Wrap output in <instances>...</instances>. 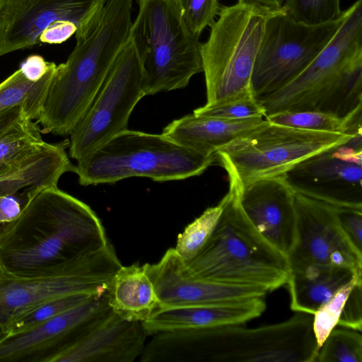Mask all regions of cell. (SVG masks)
<instances>
[{"label": "cell", "instance_id": "cell-16", "mask_svg": "<svg viewBox=\"0 0 362 362\" xmlns=\"http://www.w3.org/2000/svg\"><path fill=\"white\" fill-rule=\"evenodd\" d=\"M339 146L302 160L284 177L295 192L334 206L362 209V164L346 160Z\"/></svg>", "mask_w": 362, "mask_h": 362}, {"label": "cell", "instance_id": "cell-23", "mask_svg": "<svg viewBox=\"0 0 362 362\" xmlns=\"http://www.w3.org/2000/svg\"><path fill=\"white\" fill-rule=\"evenodd\" d=\"M356 276L344 267L305 264L288 267L287 285L291 308L296 313L314 315L341 287Z\"/></svg>", "mask_w": 362, "mask_h": 362}, {"label": "cell", "instance_id": "cell-36", "mask_svg": "<svg viewBox=\"0 0 362 362\" xmlns=\"http://www.w3.org/2000/svg\"><path fill=\"white\" fill-rule=\"evenodd\" d=\"M337 325L361 332L362 283H356L352 288L345 301Z\"/></svg>", "mask_w": 362, "mask_h": 362}, {"label": "cell", "instance_id": "cell-34", "mask_svg": "<svg viewBox=\"0 0 362 362\" xmlns=\"http://www.w3.org/2000/svg\"><path fill=\"white\" fill-rule=\"evenodd\" d=\"M189 30L200 37L202 31L211 26L218 16L220 4L218 0H175Z\"/></svg>", "mask_w": 362, "mask_h": 362}, {"label": "cell", "instance_id": "cell-13", "mask_svg": "<svg viewBox=\"0 0 362 362\" xmlns=\"http://www.w3.org/2000/svg\"><path fill=\"white\" fill-rule=\"evenodd\" d=\"M293 192L296 230L294 245L286 256L288 267L312 264L344 267L362 279V254L341 230L334 206Z\"/></svg>", "mask_w": 362, "mask_h": 362}, {"label": "cell", "instance_id": "cell-11", "mask_svg": "<svg viewBox=\"0 0 362 362\" xmlns=\"http://www.w3.org/2000/svg\"><path fill=\"white\" fill-rule=\"evenodd\" d=\"M346 10L334 21L309 25L296 21L283 6L267 18L251 77L256 99L282 88L302 73L335 35Z\"/></svg>", "mask_w": 362, "mask_h": 362}, {"label": "cell", "instance_id": "cell-19", "mask_svg": "<svg viewBox=\"0 0 362 362\" xmlns=\"http://www.w3.org/2000/svg\"><path fill=\"white\" fill-rule=\"evenodd\" d=\"M147 336L141 322L124 320L111 310L46 362H133L141 356Z\"/></svg>", "mask_w": 362, "mask_h": 362}, {"label": "cell", "instance_id": "cell-38", "mask_svg": "<svg viewBox=\"0 0 362 362\" xmlns=\"http://www.w3.org/2000/svg\"><path fill=\"white\" fill-rule=\"evenodd\" d=\"M54 62H49L40 55L29 56L19 68L30 81H37L48 71Z\"/></svg>", "mask_w": 362, "mask_h": 362}, {"label": "cell", "instance_id": "cell-20", "mask_svg": "<svg viewBox=\"0 0 362 362\" xmlns=\"http://www.w3.org/2000/svg\"><path fill=\"white\" fill-rule=\"evenodd\" d=\"M265 308L262 298L158 308L141 324L146 334L151 336L161 332L243 324L261 315Z\"/></svg>", "mask_w": 362, "mask_h": 362}, {"label": "cell", "instance_id": "cell-40", "mask_svg": "<svg viewBox=\"0 0 362 362\" xmlns=\"http://www.w3.org/2000/svg\"><path fill=\"white\" fill-rule=\"evenodd\" d=\"M23 117L30 119L27 109L22 105L0 111V136Z\"/></svg>", "mask_w": 362, "mask_h": 362}, {"label": "cell", "instance_id": "cell-29", "mask_svg": "<svg viewBox=\"0 0 362 362\" xmlns=\"http://www.w3.org/2000/svg\"><path fill=\"white\" fill-rule=\"evenodd\" d=\"M361 332L337 325L319 348L317 362H362Z\"/></svg>", "mask_w": 362, "mask_h": 362}, {"label": "cell", "instance_id": "cell-14", "mask_svg": "<svg viewBox=\"0 0 362 362\" xmlns=\"http://www.w3.org/2000/svg\"><path fill=\"white\" fill-rule=\"evenodd\" d=\"M106 0H0V57L40 43V36L57 21L83 30Z\"/></svg>", "mask_w": 362, "mask_h": 362}, {"label": "cell", "instance_id": "cell-30", "mask_svg": "<svg viewBox=\"0 0 362 362\" xmlns=\"http://www.w3.org/2000/svg\"><path fill=\"white\" fill-rule=\"evenodd\" d=\"M95 296L98 295L76 293L46 302L10 322L2 335L12 336L31 329L54 316L87 301Z\"/></svg>", "mask_w": 362, "mask_h": 362}, {"label": "cell", "instance_id": "cell-1", "mask_svg": "<svg viewBox=\"0 0 362 362\" xmlns=\"http://www.w3.org/2000/svg\"><path fill=\"white\" fill-rule=\"evenodd\" d=\"M96 214L57 187L30 189L18 217L0 233V275L36 274L108 243Z\"/></svg>", "mask_w": 362, "mask_h": 362}, {"label": "cell", "instance_id": "cell-3", "mask_svg": "<svg viewBox=\"0 0 362 362\" xmlns=\"http://www.w3.org/2000/svg\"><path fill=\"white\" fill-rule=\"evenodd\" d=\"M133 0H106L83 30L64 63L57 65L36 120L42 133L70 135L106 78L129 39Z\"/></svg>", "mask_w": 362, "mask_h": 362}, {"label": "cell", "instance_id": "cell-24", "mask_svg": "<svg viewBox=\"0 0 362 362\" xmlns=\"http://www.w3.org/2000/svg\"><path fill=\"white\" fill-rule=\"evenodd\" d=\"M107 295L111 310L131 322H144L160 306L144 264L138 263L121 265L110 281Z\"/></svg>", "mask_w": 362, "mask_h": 362}, {"label": "cell", "instance_id": "cell-25", "mask_svg": "<svg viewBox=\"0 0 362 362\" xmlns=\"http://www.w3.org/2000/svg\"><path fill=\"white\" fill-rule=\"evenodd\" d=\"M57 64L54 63L37 81L28 80L18 69L0 83V111L24 106L32 120L40 117Z\"/></svg>", "mask_w": 362, "mask_h": 362}, {"label": "cell", "instance_id": "cell-5", "mask_svg": "<svg viewBox=\"0 0 362 362\" xmlns=\"http://www.w3.org/2000/svg\"><path fill=\"white\" fill-rule=\"evenodd\" d=\"M228 180L217 224L199 254L183 262L185 272L194 279L272 291L286 284V257L254 227L241 207L240 187L234 180Z\"/></svg>", "mask_w": 362, "mask_h": 362}, {"label": "cell", "instance_id": "cell-9", "mask_svg": "<svg viewBox=\"0 0 362 362\" xmlns=\"http://www.w3.org/2000/svg\"><path fill=\"white\" fill-rule=\"evenodd\" d=\"M357 133L306 130L267 121L218 148L216 160L242 189L259 180L284 175L302 160L346 144Z\"/></svg>", "mask_w": 362, "mask_h": 362}, {"label": "cell", "instance_id": "cell-7", "mask_svg": "<svg viewBox=\"0 0 362 362\" xmlns=\"http://www.w3.org/2000/svg\"><path fill=\"white\" fill-rule=\"evenodd\" d=\"M129 38L140 59L145 95L185 88L203 72L202 42L186 26L175 0H136Z\"/></svg>", "mask_w": 362, "mask_h": 362}, {"label": "cell", "instance_id": "cell-21", "mask_svg": "<svg viewBox=\"0 0 362 362\" xmlns=\"http://www.w3.org/2000/svg\"><path fill=\"white\" fill-rule=\"evenodd\" d=\"M69 146V140L58 144L43 141L37 144L0 175V196H13L26 187L30 190L57 187L63 174L76 173V167L70 161L65 150Z\"/></svg>", "mask_w": 362, "mask_h": 362}, {"label": "cell", "instance_id": "cell-18", "mask_svg": "<svg viewBox=\"0 0 362 362\" xmlns=\"http://www.w3.org/2000/svg\"><path fill=\"white\" fill-rule=\"evenodd\" d=\"M240 203L257 231L286 257L296 240V214L294 192L284 175L243 187Z\"/></svg>", "mask_w": 362, "mask_h": 362}, {"label": "cell", "instance_id": "cell-15", "mask_svg": "<svg viewBox=\"0 0 362 362\" xmlns=\"http://www.w3.org/2000/svg\"><path fill=\"white\" fill-rule=\"evenodd\" d=\"M111 310L107 291L34 328L0 338V362H46Z\"/></svg>", "mask_w": 362, "mask_h": 362}, {"label": "cell", "instance_id": "cell-2", "mask_svg": "<svg viewBox=\"0 0 362 362\" xmlns=\"http://www.w3.org/2000/svg\"><path fill=\"white\" fill-rule=\"evenodd\" d=\"M313 315L257 328L243 324L161 332L151 335L140 362H314L319 346Z\"/></svg>", "mask_w": 362, "mask_h": 362}, {"label": "cell", "instance_id": "cell-22", "mask_svg": "<svg viewBox=\"0 0 362 362\" xmlns=\"http://www.w3.org/2000/svg\"><path fill=\"white\" fill-rule=\"evenodd\" d=\"M266 123L264 117L225 119L192 114L173 120L161 134L185 148L213 154L218 148Z\"/></svg>", "mask_w": 362, "mask_h": 362}, {"label": "cell", "instance_id": "cell-28", "mask_svg": "<svg viewBox=\"0 0 362 362\" xmlns=\"http://www.w3.org/2000/svg\"><path fill=\"white\" fill-rule=\"evenodd\" d=\"M222 209L221 201L216 206L205 210L177 235L174 250L184 262L195 257L204 247L217 224Z\"/></svg>", "mask_w": 362, "mask_h": 362}, {"label": "cell", "instance_id": "cell-39", "mask_svg": "<svg viewBox=\"0 0 362 362\" xmlns=\"http://www.w3.org/2000/svg\"><path fill=\"white\" fill-rule=\"evenodd\" d=\"M21 207L13 196H0V233L20 214Z\"/></svg>", "mask_w": 362, "mask_h": 362}, {"label": "cell", "instance_id": "cell-33", "mask_svg": "<svg viewBox=\"0 0 362 362\" xmlns=\"http://www.w3.org/2000/svg\"><path fill=\"white\" fill-rule=\"evenodd\" d=\"M193 114L225 119L264 117L263 107L253 95L216 105H206L195 109Z\"/></svg>", "mask_w": 362, "mask_h": 362}, {"label": "cell", "instance_id": "cell-31", "mask_svg": "<svg viewBox=\"0 0 362 362\" xmlns=\"http://www.w3.org/2000/svg\"><path fill=\"white\" fill-rule=\"evenodd\" d=\"M283 8L296 21L309 25L334 21L342 11L340 0H286Z\"/></svg>", "mask_w": 362, "mask_h": 362}, {"label": "cell", "instance_id": "cell-17", "mask_svg": "<svg viewBox=\"0 0 362 362\" xmlns=\"http://www.w3.org/2000/svg\"><path fill=\"white\" fill-rule=\"evenodd\" d=\"M160 301L159 308L215 304L263 298L267 291L258 286L232 284L192 278L185 272L184 262L168 249L155 264H144Z\"/></svg>", "mask_w": 362, "mask_h": 362}, {"label": "cell", "instance_id": "cell-41", "mask_svg": "<svg viewBox=\"0 0 362 362\" xmlns=\"http://www.w3.org/2000/svg\"><path fill=\"white\" fill-rule=\"evenodd\" d=\"M238 1L252 4L266 10L275 11L281 8L286 0H238Z\"/></svg>", "mask_w": 362, "mask_h": 362}, {"label": "cell", "instance_id": "cell-12", "mask_svg": "<svg viewBox=\"0 0 362 362\" xmlns=\"http://www.w3.org/2000/svg\"><path fill=\"white\" fill-rule=\"evenodd\" d=\"M144 96L140 59L129 38L70 134V157L77 160L127 129L129 117Z\"/></svg>", "mask_w": 362, "mask_h": 362}, {"label": "cell", "instance_id": "cell-4", "mask_svg": "<svg viewBox=\"0 0 362 362\" xmlns=\"http://www.w3.org/2000/svg\"><path fill=\"white\" fill-rule=\"evenodd\" d=\"M258 101L265 117L296 110L346 117L361 107L362 0L346 9L335 35L302 73Z\"/></svg>", "mask_w": 362, "mask_h": 362}, {"label": "cell", "instance_id": "cell-32", "mask_svg": "<svg viewBox=\"0 0 362 362\" xmlns=\"http://www.w3.org/2000/svg\"><path fill=\"white\" fill-rule=\"evenodd\" d=\"M356 283H362V280L354 278L341 287L313 315V329L319 348L330 332L338 325L345 301Z\"/></svg>", "mask_w": 362, "mask_h": 362}, {"label": "cell", "instance_id": "cell-26", "mask_svg": "<svg viewBox=\"0 0 362 362\" xmlns=\"http://www.w3.org/2000/svg\"><path fill=\"white\" fill-rule=\"evenodd\" d=\"M269 122L296 129L338 133L361 132L362 107L346 117L316 110L284 111L264 117Z\"/></svg>", "mask_w": 362, "mask_h": 362}, {"label": "cell", "instance_id": "cell-27", "mask_svg": "<svg viewBox=\"0 0 362 362\" xmlns=\"http://www.w3.org/2000/svg\"><path fill=\"white\" fill-rule=\"evenodd\" d=\"M37 122L23 117L0 136V175L42 142Z\"/></svg>", "mask_w": 362, "mask_h": 362}, {"label": "cell", "instance_id": "cell-37", "mask_svg": "<svg viewBox=\"0 0 362 362\" xmlns=\"http://www.w3.org/2000/svg\"><path fill=\"white\" fill-rule=\"evenodd\" d=\"M77 27L69 21H57L46 28L40 35V42L60 44L75 34Z\"/></svg>", "mask_w": 362, "mask_h": 362}, {"label": "cell", "instance_id": "cell-10", "mask_svg": "<svg viewBox=\"0 0 362 362\" xmlns=\"http://www.w3.org/2000/svg\"><path fill=\"white\" fill-rule=\"evenodd\" d=\"M122 264L110 242L100 249L34 275H0V332L15 319L55 298L103 294Z\"/></svg>", "mask_w": 362, "mask_h": 362}, {"label": "cell", "instance_id": "cell-6", "mask_svg": "<svg viewBox=\"0 0 362 362\" xmlns=\"http://www.w3.org/2000/svg\"><path fill=\"white\" fill-rule=\"evenodd\" d=\"M77 161L78 182L88 186L132 177L157 182L185 180L202 175L216 160L215 153L185 148L163 134L126 129Z\"/></svg>", "mask_w": 362, "mask_h": 362}, {"label": "cell", "instance_id": "cell-35", "mask_svg": "<svg viewBox=\"0 0 362 362\" xmlns=\"http://www.w3.org/2000/svg\"><path fill=\"white\" fill-rule=\"evenodd\" d=\"M334 209L343 233L351 245L362 254V209L334 206Z\"/></svg>", "mask_w": 362, "mask_h": 362}, {"label": "cell", "instance_id": "cell-8", "mask_svg": "<svg viewBox=\"0 0 362 362\" xmlns=\"http://www.w3.org/2000/svg\"><path fill=\"white\" fill-rule=\"evenodd\" d=\"M273 11L239 1L221 6L209 37L201 46L206 105L253 95V67L265 23Z\"/></svg>", "mask_w": 362, "mask_h": 362}]
</instances>
